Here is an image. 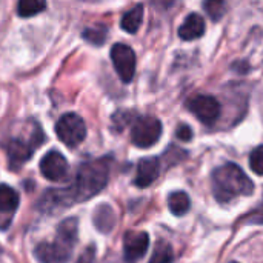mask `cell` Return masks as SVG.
Returning <instances> with one entry per match:
<instances>
[{"mask_svg":"<svg viewBox=\"0 0 263 263\" xmlns=\"http://www.w3.org/2000/svg\"><path fill=\"white\" fill-rule=\"evenodd\" d=\"M143 22V6L142 5H136L133 9H129L120 22V26L123 31L129 32V34H136L140 28Z\"/></svg>","mask_w":263,"mask_h":263,"instance_id":"cell-16","label":"cell"},{"mask_svg":"<svg viewBox=\"0 0 263 263\" xmlns=\"http://www.w3.org/2000/svg\"><path fill=\"white\" fill-rule=\"evenodd\" d=\"M203 8H205V11H206V14L210 15L211 20L219 22L225 15L227 2L225 0H205Z\"/></svg>","mask_w":263,"mask_h":263,"instance_id":"cell-21","label":"cell"},{"mask_svg":"<svg viewBox=\"0 0 263 263\" xmlns=\"http://www.w3.org/2000/svg\"><path fill=\"white\" fill-rule=\"evenodd\" d=\"M191 200L186 193L183 191H176L170 194L168 197V208L174 216H185L190 211Z\"/></svg>","mask_w":263,"mask_h":263,"instance_id":"cell-17","label":"cell"},{"mask_svg":"<svg viewBox=\"0 0 263 263\" xmlns=\"http://www.w3.org/2000/svg\"><path fill=\"white\" fill-rule=\"evenodd\" d=\"M94 260H96V248L89 247L88 250L83 251V254L79 257L77 263H94Z\"/></svg>","mask_w":263,"mask_h":263,"instance_id":"cell-26","label":"cell"},{"mask_svg":"<svg viewBox=\"0 0 263 263\" xmlns=\"http://www.w3.org/2000/svg\"><path fill=\"white\" fill-rule=\"evenodd\" d=\"M213 194L220 203H227L240 196H251L254 193V183L236 163H227L219 166L211 177Z\"/></svg>","mask_w":263,"mask_h":263,"instance_id":"cell-1","label":"cell"},{"mask_svg":"<svg viewBox=\"0 0 263 263\" xmlns=\"http://www.w3.org/2000/svg\"><path fill=\"white\" fill-rule=\"evenodd\" d=\"M173 260H174L173 247L165 240H159L154 247L149 263H173Z\"/></svg>","mask_w":263,"mask_h":263,"instance_id":"cell-20","label":"cell"},{"mask_svg":"<svg viewBox=\"0 0 263 263\" xmlns=\"http://www.w3.org/2000/svg\"><path fill=\"white\" fill-rule=\"evenodd\" d=\"M162 136V123L153 116L139 117L131 128V142L137 148H151Z\"/></svg>","mask_w":263,"mask_h":263,"instance_id":"cell-5","label":"cell"},{"mask_svg":"<svg viewBox=\"0 0 263 263\" xmlns=\"http://www.w3.org/2000/svg\"><path fill=\"white\" fill-rule=\"evenodd\" d=\"M159 173H160V162L157 157L142 159L137 165V174L134 183L139 188H146L157 180Z\"/></svg>","mask_w":263,"mask_h":263,"instance_id":"cell-13","label":"cell"},{"mask_svg":"<svg viewBox=\"0 0 263 263\" xmlns=\"http://www.w3.org/2000/svg\"><path fill=\"white\" fill-rule=\"evenodd\" d=\"M79 222L74 217L63 220L57 228L54 242H42L35 247L34 256L40 263H66L77 243Z\"/></svg>","mask_w":263,"mask_h":263,"instance_id":"cell-2","label":"cell"},{"mask_svg":"<svg viewBox=\"0 0 263 263\" xmlns=\"http://www.w3.org/2000/svg\"><path fill=\"white\" fill-rule=\"evenodd\" d=\"M109 170H111L109 157L83 163L77 171L74 183L71 185L76 196V202L79 203L97 196L109 180Z\"/></svg>","mask_w":263,"mask_h":263,"instance_id":"cell-3","label":"cell"},{"mask_svg":"<svg viewBox=\"0 0 263 263\" xmlns=\"http://www.w3.org/2000/svg\"><path fill=\"white\" fill-rule=\"evenodd\" d=\"M20 197L14 188L0 183V230H6L18 208Z\"/></svg>","mask_w":263,"mask_h":263,"instance_id":"cell-11","label":"cell"},{"mask_svg":"<svg viewBox=\"0 0 263 263\" xmlns=\"http://www.w3.org/2000/svg\"><path fill=\"white\" fill-rule=\"evenodd\" d=\"M242 223H254V225H263V199L262 202L253 210L250 211L242 220Z\"/></svg>","mask_w":263,"mask_h":263,"instance_id":"cell-23","label":"cell"},{"mask_svg":"<svg viewBox=\"0 0 263 263\" xmlns=\"http://www.w3.org/2000/svg\"><path fill=\"white\" fill-rule=\"evenodd\" d=\"M76 202V196L72 188H52L49 191H46L40 202H39V208L45 213H54L59 210H65L68 206H71Z\"/></svg>","mask_w":263,"mask_h":263,"instance_id":"cell-9","label":"cell"},{"mask_svg":"<svg viewBox=\"0 0 263 263\" xmlns=\"http://www.w3.org/2000/svg\"><path fill=\"white\" fill-rule=\"evenodd\" d=\"M46 8V0H18L17 14L20 17H32Z\"/></svg>","mask_w":263,"mask_h":263,"instance_id":"cell-18","label":"cell"},{"mask_svg":"<svg viewBox=\"0 0 263 263\" xmlns=\"http://www.w3.org/2000/svg\"><path fill=\"white\" fill-rule=\"evenodd\" d=\"M250 166L256 174L263 176V145L254 148L250 154Z\"/></svg>","mask_w":263,"mask_h":263,"instance_id":"cell-22","label":"cell"},{"mask_svg":"<svg viewBox=\"0 0 263 263\" xmlns=\"http://www.w3.org/2000/svg\"><path fill=\"white\" fill-rule=\"evenodd\" d=\"M35 146L29 142L20 140V139H12L8 142L6 145V156H8V162L11 165V168L17 170L20 165H23L25 162H28L34 153Z\"/></svg>","mask_w":263,"mask_h":263,"instance_id":"cell-12","label":"cell"},{"mask_svg":"<svg viewBox=\"0 0 263 263\" xmlns=\"http://www.w3.org/2000/svg\"><path fill=\"white\" fill-rule=\"evenodd\" d=\"M176 136L182 142H190L193 139V131H191V128L188 125H180L177 128V131H176Z\"/></svg>","mask_w":263,"mask_h":263,"instance_id":"cell-25","label":"cell"},{"mask_svg":"<svg viewBox=\"0 0 263 263\" xmlns=\"http://www.w3.org/2000/svg\"><path fill=\"white\" fill-rule=\"evenodd\" d=\"M149 247V236L145 231H128L123 237V256L128 263L140 260Z\"/></svg>","mask_w":263,"mask_h":263,"instance_id":"cell-10","label":"cell"},{"mask_svg":"<svg viewBox=\"0 0 263 263\" xmlns=\"http://www.w3.org/2000/svg\"><path fill=\"white\" fill-rule=\"evenodd\" d=\"M109 55L120 80L123 83H129L136 74V54L133 48L125 43H116L111 48Z\"/></svg>","mask_w":263,"mask_h":263,"instance_id":"cell-6","label":"cell"},{"mask_svg":"<svg viewBox=\"0 0 263 263\" xmlns=\"http://www.w3.org/2000/svg\"><path fill=\"white\" fill-rule=\"evenodd\" d=\"M40 173L45 179H48L51 182H62L66 179V176L69 173L68 160L62 156V153L52 149L42 157Z\"/></svg>","mask_w":263,"mask_h":263,"instance_id":"cell-8","label":"cell"},{"mask_svg":"<svg viewBox=\"0 0 263 263\" xmlns=\"http://www.w3.org/2000/svg\"><path fill=\"white\" fill-rule=\"evenodd\" d=\"M188 109L205 125H213L220 117L222 108L213 96H196L188 102Z\"/></svg>","mask_w":263,"mask_h":263,"instance_id":"cell-7","label":"cell"},{"mask_svg":"<svg viewBox=\"0 0 263 263\" xmlns=\"http://www.w3.org/2000/svg\"><path fill=\"white\" fill-rule=\"evenodd\" d=\"M92 222H94V227H96L97 231L106 234V233H109V231L114 228V225H116V213H114V210H112L109 205H106V203L99 205V206L96 208V211H94Z\"/></svg>","mask_w":263,"mask_h":263,"instance_id":"cell-15","label":"cell"},{"mask_svg":"<svg viewBox=\"0 0 263 263\" xmlns=\"http://www.w3.org/2000/svg\"><path fill=\"white\" fill-rule=\"evenodd\" d=\"M55 134L59 140L65 143L68 148H76L86 137V125L79 114L66 112L57 120Z\"/></svg>","mask_w":263,"mask_h":263,"instance_id":"cell-4","label":"cell"},{"mask_svg":"<svg viewBox=\"0 0 263 263\" xmlns=\"http://www.w3.org/2000/svg\"><path fill=\"white\" fill-rule=\"evenodd\" d=\"M205 29H206V25H205L203 17L194 12V14H190L182 23V26L179 28V37L186 42L196 40L205 34Z\"/></svg>","mask_w":263,"mask_h":263,"instance_id":"cell-14","label":"cell"},{"mask_svg":"<svg viewBox=\"0 0 263 263\" xmlns=\"http://www.w3.org/2000/svg\"><path fill=\"white\" fill-rule=\"evenodd\" d=\"M83 39L86 42H89L91 45H96V46H100L106 42V37H108V28L102 23H97L94 26H89L83 31Z\"/></svg>","mask_w":263,"mask_h":263,"instance_id":"cell-19","label":"cell"},{"mask_svg":"<svg viewBox=\"0 0 263 263\" xmlns=\"http://www.w3.org/2000/svg\"><path fill=\"white\" fill-rule=\"evenodd\" d=\"M129 120H131V112H117L112 117V122H114V128L116 129H123L128 125Z\"/></svg>","mask_w":263,"mask_h":263,"instance_id":"cell-24","label":"cell"}]
</instances>
